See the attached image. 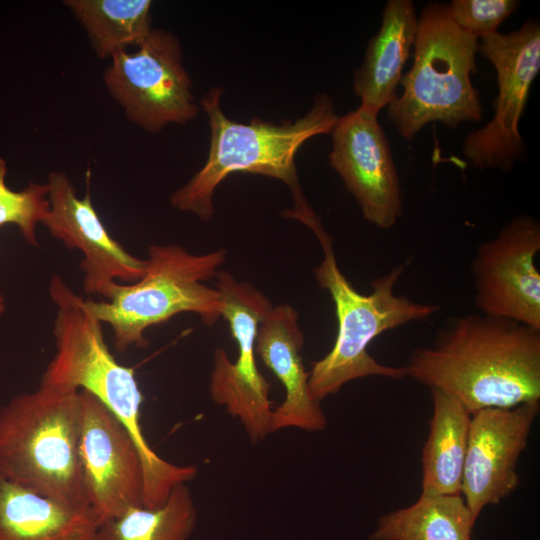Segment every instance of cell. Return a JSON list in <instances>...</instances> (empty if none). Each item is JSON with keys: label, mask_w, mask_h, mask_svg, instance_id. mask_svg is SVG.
Returning <instances> with one entry per match:
<instances>
[{"label": "cell", "mask_w": 540, "mask_h": 540, "mask_svg": "<svg viewBox=\"0 0 540 540\" xmlns=\"http://www.w3.org/2000/svg\"><path fill=\"white\" fill-rule=\"evenodd\" d=\"M407 377L457 399L472 415L540 401V329L485 314L449 319L417 348Z\"/></svg>", "instance_id": "obj_1"}, {"label": "cell", "mask_w": 540, "mask_h": 540, "mask_svg": "<svg viewBox=\"0 0 540 540\" xmlns=\"http://www.w3.org/2000/svg\"><path fill=\"white\" fill-rule=\"evenodd\" d=\"M49 295L56 307V352L40 384L88 391L111 411L127 428L140 453L143 506H162L175 486L196 476L197 467L168 462L149 445L140 421L144 397L135 371L116 361L105 342L103 323L89 310L86 300L57 274L51 276Z\"/></svg>", "instance_id": "obj_2"}, {"label": "cell", "mask_w": 540, "mask_h": 540, "mask_svg": "<svg viewBox=\"0 0 540 540\" xmlns=\"http://www.w3.org/2000/svg\"><path fill=\"white\" fill-rule=\"evenodd\" d=\"M223 91L213 87L201 99L210 127L206 162L182 187L175 190L171 205L208 221L214 215V193L230 174L251 173L276 178L287 184L293 206L307 202L299 184L295 156L310 138L331 134L339 116L326 93H319L302 117L279 124L259 118L249 123L229 119L221 108Z\"/></svg>", "instance_id": "obj_3"}, {"label": "cell", "mask_w": 540, "mask_h": 540, "mask_svg": "<svg viewBox=\"0 0 540 540\" xmlns=\"http://www.w3.org/2000/svg\"><path fill=\"white\" fill-rule=\"evenodd\" d=\"M323 250V260L314 269L319 286L328 291L337 318V335L331 350L313 362L308 388L318 403L336 394L346 383L369 376L393 380L407 377L404 366H388L368 352L370 343L382 333L415 321H422L439 311V306L415 302L395 294V286L407 263L398 265L371 283V292L355 290L340 270L331 236L325 228L316 231Z\"/></svg>", "instance_id": "obj_4"}, {"label": "cell", "mask_w": 540, "mask_h": 540, "mask_svg": "<svg viewBox=\"0 0 540 540\" xmlns=\"http://www.w3.org/2000/svg\"><path fill=\"white\" fill-rule=\"evenodd\" d=\"M80 424V390L40 384L16 395L0 408V476L50 498L86 504Z\"/></svg>", "instance_id": "obj_5"}, {"label": "cell", "mask_w": 540, "mask_h": 540, "mask_svg": "<svg viewBox=\"0 0 540 540\" xmlns=\"http://www.w3.org/2000/svg\"><path fill=\"white\" fill-rule=\"evenodd\" d=\"M413 47L402 93L387 106L399 135L411 141L430 122L455 129L481 120L484 108L471 81L479 39L454 23L447 4L429 2L422 9Z\"/></svg>", "instance_id": "obj_6"}, {"label": "cell", "mask_w": 540, "mask_h": 540, "mask_svg": "<svg viewBox=\"0 0 540 540\" xmlns=\"http://www.w3.org/2000/svg\"><path fill=\"white\" fill-rule=\"evenodd\" d=\"M225 257L223 248L197 255L175 244L151 245L139 280L116 282L104 301L88 299L87 307L110 325L119 353L146 348L145 331L179 313H194L212 326L221 317L222 302L219 291L204 282L216 276Z\"/></svg>", "instance_id": "obj_7"}, {"label": "cell", "mask_w": 540, "mask_h": 540, "mask_svg": "<svg viewBox=\"0 0 540 540\" xmlns=\"http://www.w3.org/2000/svg\"><path fill=\"white\" fill-rule=\"evenodd\" d=\"M479 40V53L496 71L498 94L493 117L466 135L462 153L473 166L507 173L526 151L519 124L540 71V22L529 19L515 31Z\"/></svg>", "instance_id": "obj_8"}, {"label": "cell", "mask_w": 540, "mask_h": 540, "mask_svg": "<svg viewBox=\"0 0 540 540\" xmlns=\"http://www.w3.org/2000/svg\"><path fill=\"white\" fill-rule=\"evenodd\" d=\"M223 317L237 344L238 355L232 362L223 348L213 355L209 392L217 405L237 418L252 443L271 434L273 411L269 399L270 384L260 373L255 353L260 323L273 307L270 300L249 283L237 281L228 271L216 273Z\"/></svg>", "instance_id": "obj_9"}, {"label": "cell", "mask_w": 540, "mask_h": 540, "mask_svg": "<svg viewBox=\"0 0 540 540\" xmlns=\"http://www.w3.org/2000/svg\"><path fill=\"white\" fill-rule=\"evenodd\" d=\"M104 83L126 117L150 133L186 124L199 112L181 45L163 29H153L135 52L112 56Z\"/></svg>", "instance_id": "obj_10"}, {"label": "cell", "mask_w": 540, "mask_h": 540, "mask_svg": "<svg viewBox=\"0 0 540 540\" xmlns=\"http://www.w3.org/2000/svg\"><path fill=\"white\" fill-rule=\"evenodd\" d=\"M540 223L519 215L481 243L471 273L475 305L481 314L540 329Z\"/></svg>", "instance_id": "obj_11"}, {"label": "cell", "mask_w": 540, "mask_h": 540, "mask_svg": "<svg viewBox=\"0 0 540 540\" xmlns=\"http://www.w3.org/2000/svg\"><path fill=\"white\" fill-rule=\"evenodd\" d=\"M79 454L86 504L99 525L143 506L144 475L127 428L96 397L80 390Z\"/></svg>", "instance_id": "obj_12"}, {"label": "cell", "mask_w": 540, "mask_h": 540, "mask_svg": "<svg viewBox=\"0 0 540 540\" xmlns=\"http://www.w3.org/2000/svg\"><path fill=\"white\" fill-rule=\"evenodd\" d=\"M329 163L353 195L363 218L392 228L403 214L400 180L378 114L363 107L339 117Z\"/></svg>", "instance_id": "obj_13"}, {"label": "cell", "mask_w": 540, "mask_h": 540, "mask_svg": "<svg viewBox=\"0 0 540 540\" xmlns=\"http://www.w3.org/2000/svg\"><path fill=\"white\" fill-rule=\"evenodd\" d=\"M539 402L487 408L471 415L461 495L476 522L519 484L517 464L539 413Z\"/></svg>", "instance_id": "obj_14"}, {"label": "cell", "mask_w": 540, "mask_h": 540, "mask_svg": "<svg viewBox=\"0 0 540 540\" xmlns=\"http://www.w3.org/2000/svg\"><path fill=\"white\" fill-rule=\"evenodd\" d=\"M47 185L50 212L43 224L52 237L82 253L80 268L87 294L106 298L116 279L130 284L143 276L146 260L131 255L108 233L89 190L84 197H78L62 171L50 172Z\"/></svg>", "instance_id": "obj_15"}, {"label": "cell", "mask_w": 540, "mask_h": 540, "mask_svg": "<svg viewBox=\"0 0 540 540\" xmlns=\"http://www.w3.org/2000/svg\"><path fill=\"white\" fill-rule=\"evenodd\" d=\"M303 343L297 311L288 304L273 306L260 323L256 338V353L285 390L283 402L272 411L271 433L285 428L318 432L327 426L320 403L309 392Z\"/></svg>", "instance_id": "obj_16"}, {"label": "cell", "mask_w": 540, "mask_h": 540, "mask_svg": "<svg viewBox=\"0 0 540 540\" xmlns=\"http://www.w3.org/2000/svg\"><path fill=\"white\" fill-rule=\"evenodd\" d=\"M417 28L411 0L386 1L380 28L369 40L363 62L354 73L353 89L360 107L378 114L397 96Z\"/></svg>", "instance_id": "obj_17"}, {"label": "cell", "mask_w": 540, "mask_h": 540, "mask_svg": "<svg viewBox=\"0 0 540 540\" xmlns=\"http://www.w3.org/2000/svg\"><path fill=\"white\" fill-rule=\"evenodd\" d=\"M86 504L50 498L0 476V540H96Z\"/></svg>", "instance_id": "obj_18"}, {"label": "cell", "mask_w": 540, "mask_h": 540, "mask_svg": "<svg viewBox=\"0 0 540 540\" xmlns=\"http://www.w3.org/2000/svg\"><path fill=\"white\" fill-rule=\"evenodd\" d=\"M430 391L433 413L422 449L421 495L461 494L471 414L451 395Z\"/></svg>", "instance_id": "obj_19"}, {"label": "cell", "mask_w": 540, "mask_h": 540, "mask_svg": "<svg viewBox=\"0 0 540 540\" xmlns=\"http://www.w3.org/2000/svg\"><path fill=\"white\" fill-rule=\"evenodd\" d=\"M474 524L461 494L420 495L382 516L370 540H472Z\"/></svg>", "instance_id": "obj_20"}, {"label": "cell", "mask_w": 540, "mask_h": 540, "mask_svg": "<svg viewBox=\"0 0 540 540\" xmlns=\"http://www.w3.org/2000/svg\"><path fill=\"white\" fill-rule=\"evenodd\" d=\"M87 33L99 58H111L129 46L138 47L149 36L150 0H66Z\"/></svg>", "instance_id": "obj_21"}, {"label": "cell", "mask_w": 540, "mask_h": 540, "mask_svg": "<svg viewBox=\"0 0 540 540\" xmlns=\"http://www.w3.org/2000/svg\"><path fill=\"white\" fill-rule=\"evenodd\" d=\"M197 510L186 483L175 486L157 508L135 506L99 525L96 540H189Z\"/></svg>", "instance_id": "obj_22"}, {"label": "cell", "mask_w": 540, "mask_h": 540, "mask_svg": "<svg viewBox=\"0 0 540 540\" xmlns=\"http://www.w3.org/2000/svg\"><path fill=\"white\" fill-rule=\"evenodd\" d=\"M6 173V162L0 158V226L16 225L25 241L37 247V225L43 224L50 212L48 185L32 182L14 191L6 184Z\"/></svg>", "instance_id": "obj_23"}, {"label": "cell", "mask_w": 540, "mask_h": 540, "mask_svg": "<svg viewBox=\"0 0 540 540\" xmlns=\"http://www.w3.org/2000/svg\"><path fill=\"white\" fill-rule=\"evenodd\" d=\"M517 0H452L447 4L454 23L477 39L498 32L518 8Z\"/></svg>", "instance_id": "obj_24"}, {"label": "cell", "mask_w": 540, "mask_h": 540, "mask_svg": "<svg viewBox=\"0 0 540 540\" xmlns=\"http://www.w3.org/2000/svg\"><path fill=\"white\" fill-rule=\"evenodd\" d=\"M6 303L3 294L0 291V316L5 312Z\"/></svg>", "instance_id": "obj_25"}]
</instances>
